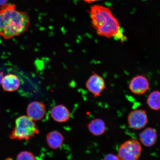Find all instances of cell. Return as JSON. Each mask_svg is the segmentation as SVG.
<instances>
[{
	"instance_id": "6da1fadb",
	"label": "cell",
	"mask_w": 160,
	"mask_h": 160,
	"mask_svg": "<svg viewBox=\"0 0 160 160\" xmlns=\"http://www.w3.org/2000/svg\"><path fill=\"white\" fill-rule=\"evenodd\" d=\"M14 4H7L0 9V36L9 39L28 29L30 18L28 12L18 11Z\"/></svg>"
},
{
	"instance_id": "7a4b0ae2",
	"label": "cell",
	"mask_w": 160,
	"mask_h": 160,
	"mask_svg": "<svg viewBox=\"0 0 160 160\" xmlns=\"http://www.w3.org/2000/svg\"><path fill=\"white\" fill-rule=\"evenodd\" d=\"M92 24L98 35L125 41L127 39L120 29L119 23L108 8L99 5L92 6L90 11Z\"/></svg>"
},
{
	"instance_id": "3957f363",
	"label": "cell",
	"mask_w": 160,
	"mask_h": 160,
	"mask_svg": "<svg viewBox=\"0 0 160 160\" xmlns=\"http://www.w3.org/2000/svg\"><path fill=\"white\" fill-rule=\"evenodd\" d=\"M39 133L38 126L28 116H22L16 119L15 126L10 135L11 139L28 140Z\"/></svg>"
},
{
	"instance_id": "277c9868",
	"label": "cell",
	"mask_w": 160,
	"mask_h": 160,
	"mask_svg": "<svg viewBox=\"0 0 160 160\" xmlns=\"http://www.w3.org/2000/svg\"><path fill=\"white\" fill-rule=\"evenodd\" d=\"M142 151L138 141L130 140L120 146L118 155L121 160H138Z\"/></svg>"
},
{
	"instance_id": "5b68a950",
	"label": "cell",
	"mask_w": 160,
	"mask_h": 160,
	"mask_svg": "<svg viewBox=\"0 0 160 160\" xmlns=\"http://www.w3.org/2000/svg\"><path fill=\"white\" fill-rule=\"evenodd\" d=\"M127 120L130 127L135 130L143 128L148 122L147 112L142 109H137L131 111L128 115Z\"/></svg>"
},
{
	"instance_id": "8992f818",
	"label": "cell",
	"mask_w": 160,
	"mask_h": 160,
	"mask_svg": "<svg viewBox=\"0 0 160 160\" xmlns=\"http://www.w3.org/2000/svg\"><path fill=\"white\" fill-rule=\"evenodd\" d=\"M86 87L94 97H99L106 88L105 83L103 78L94 73L88 79Z\"/></svg>"
},
{
	"instance_id": "52a82bcc",
	"label": "cell",
	"mask_w": 160,
	"mask_h": 160,
	"mask_svg": "<svg viewBox=\"0 0 160 160\" xmlns=\"http://www.w3.org/2000/svg\"><path fill=\"white\" fill-rule=\"evenodd\" d=\"M149 83L147 78L143 75H138L134 77L129 84V88L136 95H141L149 89Z\"/></svg>"
},
{
	"instance_id": "ba28073f",
	"label": "cell",
	"mask_w": 160,
	"mask_h": 160,
	"mask_svg": "<svg viewBox=\"0 0 160 160\" xmlns=\"http://www.w3.org/2000/svg\"><path fill=\"white\" fill-rule=\"evenodd\" d=\"M46 112L45 106L41 102L35 101L29 104L27 108V114L33 121H40L44 117Z\"/></svg>"
},
{
	"instance_id": "9c48e42d",
	"label": "cell",
	"mask_w": 160,
	"mask_h": 160,
	"mask_svg": "<svg viewBox=\"0 0 160 160\" xmlns=\"http://www.w3.org/2000/svg\"><path fill=\"white\" fill-rule=\"evenodd\" d=\"M51 115L55 121L59 123L65 122L69 119L71 113L69 110L65 106L58 105L51 110Z\"/></svg>"
},
{
	"instance_id": "30bf717a",
	"label": "cell",
	"mask_w": 160,
	"mask_h": 160,
	"mask_svg": "<svg viewBox=\"0 0 160 160\" xmlns=\"http://www.w3.org/2000/svg\"><path fill=\"white\" fill-rule=\"evenodd\" d=\"M158 136L157 131L152 128H148L140 133L139 139L142 144L148 147H152L157 142Z\"/></svg>"
},
{
	"instance_id": "8fae6325",
	"label": "cell",
	"mask_w": 160,
	"mask_h": 160,
	"mask_svg": "<svg viewBox=\"0 0 160 160\" xmlns=\"http://www.w3.org/2000/svg\"><path fill=\"white\" fill-rule=\"evenodd\" d=\"M1 84L4 91L12 92L19 89L21 82L17 76L13 74H9L3 77Z\"/></svg>"
},
{
	"instance_id": "7c38bea8",
	"label": "cell",
	"mask_w": 160,
	"mask_h": 160,
	"mask_svg": "<svg viewBox=\"0 0 160 160\" xmlns=\"http://www.w3.org/2000/svg\"><path fill=\"white\" fill-rule=\"evenodd\" d=\"M47 142L51 148L56 149L59 148L62 145L65 138L60 132L54 131L50 132L46 137Z\"/></svg>"
},
{
	"instance_id": "4fadbf2b",
	"label": "cell",
	"mask_w": 160,
	"mask_h": 160,
	"mask_svg": "<svg viewBox=\"0 0 160 160\" xmlns=\"http://www.w3.org/2000/svg\"><path fill=\"white\" fill-rule=\"evenodd\" d=\"M88 128L90 132L96 136L103 134L106 131L105 122L101 119L92 120L88 125Z\"/></svg>"
},
{
	"instance_id": "5bb4252c",
	"label": "cell",
	"mask_w": 160,
	"mask_h": 160,
	"mask_svg": "<svg viewBox=\"0 0 160 160\" xmlns=\"http://www.w3.org/2000/svg\"><path fill=\"white\" fill-rule=\"evenodd\" d=\"M147 104L152 110L160 109V92L156 91L150 93L147 99Z\"/></svg>"
},
{
	"instance_id": "9a60e30c",
	"label": "cell",
	"mask_w": 160,
	"mask_h": 160,
	"mask_svg": "<svg viewBox=\"0 0 160 160\" xmlns=\"http://www.w3.org/2000/svg\"><path fill=\"white\" fill-rule=\"evenodd\" d=\"M17 160H37L32 153L28 151H23L18 155Z\"/></svg>"
},
{
	"instance_id": "2e32d148",
	"label": "cell",
	"mask_w": 160,
	"mask_h": 160,
	"mask_svg": "<svg viewBox=\"0 0 160 160\" xmlns=\"http://www.w3.org/2000/svg\"><path fill=\"white\" fill-rule=\"evenodd\" d=\"M103 160H121L118 155L113 154H108L104 157Z\"/></svg>"
},
{
	"instance_id": "e0dca14e",
	"label": "cell",
	"mask_w": 160,
	"mask_h": 160,
	"mask_svg": "<svg viewBox=\"0 0 160 160\" xmlns=\"http://www.w3.org/2000/svg\"><path fill=\"white\" fill-rule=\"evenodd\" d=\"M9 0H0V6L2 7L7 4Z\"/></svg>"
},
{
	"instance_id": "ac0fdd59",
	"label": "cell",
	"mask_w": 160,
	"mask_h": 160,
	"mask_svg": "<svg viewBox=\"0 0 160 160\" xmlns=\"http://www.w3.org/2000/svg\"><path fill=\"white\" fill-rule=\"evenodd\" d=\"M3 72L0 71V85L2 83V81L3 78Z\"/></svg>"
},
{
	"instance_id": "d6986e66",
	"label": "cell",
	"mask_w": 160,
	"mask_h": 160,
	"mask_svg": "<svg viewBox=\"0 0 160 160\" xmlns=\"http://www.w3.org/2000/svg\"><path fill=\"white\" fill-rule=\"evenodd\" d=\"M83 1L86 2L91 3L92 2H93L101 1V0H83Z\"/></svg>"
},
{
	"instance_id": "ffe728a7",
	"label": "cell",
	"mask_w": 160,
	"mask_h": 160,
	"mask_svg": "<svg viewBox=\"0 0 160 160\" xmlns=\"http://www.w3.org/2000/svg\"><path fill=\"white\" fill-rule=\"evenodd\" d=\"M7 160H11V159H7Z\"/></svg>"
}]
</instances>
